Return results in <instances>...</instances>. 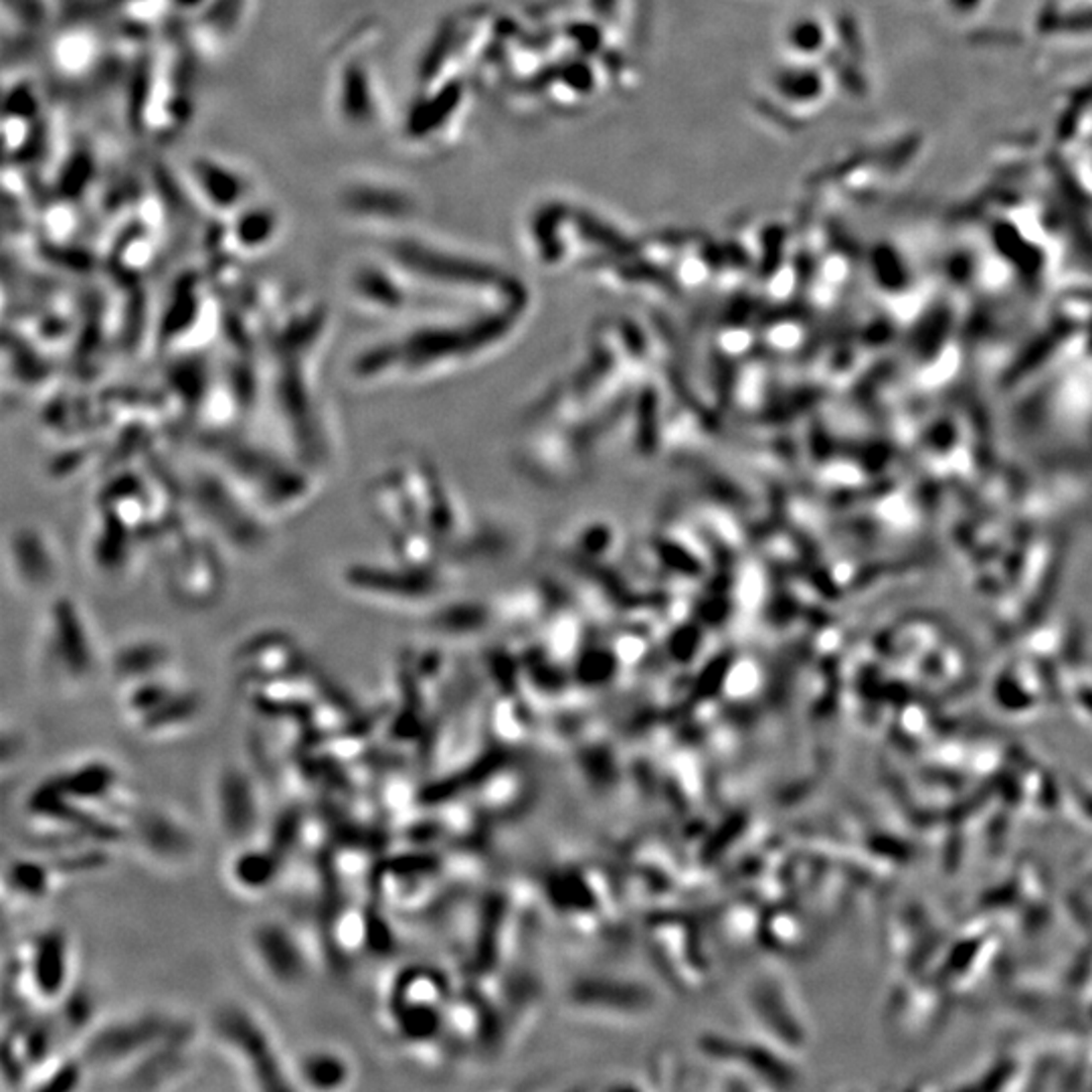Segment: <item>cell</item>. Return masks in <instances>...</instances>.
Instances as JSON below:
<instances>
[{"label": "cell", "mask_w": 1092, "mask_h": 1092, "mask_svg": "<svg viewBox=\"0 0 1092 1092\" xmlns=\"http://www.w3.org/2000/svg\"><path fill=\"white\" fill-rule=\"evenodd\" d=\"M15 892L27 896H43L49 890V870L39 864H15L11 872Z\"/></svg>", "instance_id": "52a82bcc"}, {"label": "cell", "mask_w": 1092, "mask_h": 1092, "mask_svg": "<svg viewBox=\"0 0 1092 1092\" xmlns=\"http://www.w3.org/2000/svg\"><path fill=\"white\" fill-rule=\"evenodd\" d=\"M165 1023L156 1019H140L130 1023H120L108 1031L96 1035L90 1046V1056L98 1058L96 1062H114V1058L134 1056L138 1050L148 1048L150 1042H156L162 1035Z\"/></svg>", "instance_id": "3957f363"}, {"label": "cell", "mask_w": 1092, "mask_h": 1092, "mask_svg": "<svg viewBox=\"0 0 1092 1092\" xmlns=\"http://www.w3.org/2000/svg\"><path fill=\"white\" fill-rule=\"evenodd\" d=\"M253 945L263 967L282 983H296L304 975L306 963L292 935L278 924H263L253 935Z\"/></svg>", "instance_id": "7a4b0ae2"}, {"label": "cell", "mask_w": 1092, "mask_h": 1092, "mask_svg": "<svg viewBox=\"0 0 1092 1092\" xmlns=\"http://www.w3.org/2000/svg\"><path fill=\"white\" fill-rule=\"evenodd\" d=\"M219 807L225 828L243 838L257 822V803L251 783L237 771H227L219 783Z\"/></svg>", "instance_id": "277c9868"}, {"label": "cell", "mask_w": 1092, "mask_h": 1092, "mask_svg": "<svg viewBox=\"0 0 1092 1092\" xmlns=\"http://www.w3.org/2000/svg\"><path fill=\"white\" fill-rule=\"evenodd\" d=\"M302 1076L314 1088H336V1086H342L344 1080L348 1078V1068L342 1062V1058L330 1052H318L304 1060Z\"/></svg>", "instance_id": "8992f818"}, {"label": "cell", "mask_w": 1092, "mask_h": 1092, "mask_svg": "<svg viewBox=\"0 0 1092 1092\" xmlns=\"http://www.w3.org/2000/svg\"><path fill=\"white\" fill-rule=\"evenodd\" d=\"M70 975V949L60 933H45L29 943L23 963L19 965V977L25 987L43 1001L60 997L68 985Z\"/></svg>", "instance_id": "6da1fadb"}, {"label": "cell", "mask_w": 1092, "mask_h": 1092, "mask_svg": "<svg viewBox=\"0 0 1092 1092\" xmlns=\"http://www.w3.org/2000/svg\"><path fill=\"white\" fill-rule=\"evenodd\" d=\"M278 870V852L247 850L233 864V878L247 890H261L269 884Z\"/></svg>", "instance_id": "5b68a950"}]
</instances>
